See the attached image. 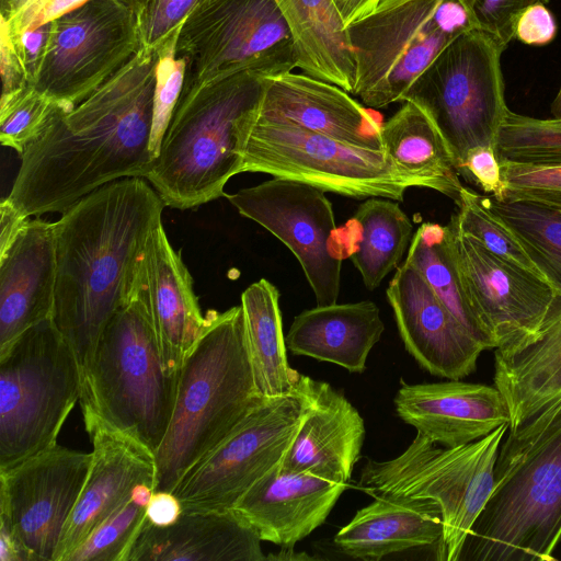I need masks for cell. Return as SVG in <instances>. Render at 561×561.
Masks as SVG:
<instances>
[{"mask_svg": "<svg viewBox=\"0 0 561 561\" xmlns=\"http://www.w3.org/2000/svg\"><path fill=\"white\" fill-rule=\"evenodd\" d=\"M242 172L290 179L356 199L383 197L402 202L414 181L397 172L383 151L360 149L331 137L256 116Z\"/></svg>", "mask_w": 561, "mask_h": 561, "instance_id": "12", "label": "cell"}, {"mask_svg": "<svg viewBox=\"0 0 561 561\" xmlns=\"http://www.w3.org/2000/svg\"><path fill=\"white\" fill-rule=\"evenodd\" d=\"M552 118H561V85L559 91L551 103Z\"/></svg>", "mask_w": 561, "mask_h": 561, "instance_id": "56", "label": "cell"}, {"mask_svg": "<svg viewBox=\"0 0 561 561\" xmlns=\"http://www.w3.org/2000/svg\"><path fill=\"white\" fill-rule=\"evenodd\" d=\"M459 175L474 183L495 199L504 201L505 185L500 156L495 148L480 147L473 149L461 165Z\"/></svg>", "mask_w": 561, "mask_h": 561, "instance_id": "44", "label": "cell"}, {"mask_svg": "<svg viewBox=\"0 0 561 561\" xmlns=\"http://www.w3.org/2000/svg\"><path fill=\"white\" fill-rule=\"evenodd\" d=\"M157 51L146 47L87 99L58 110L21 157L7 198L25 217L64 213L121 179L145 178Z\"/></svg>", "mask_w": 561, "mask_h": 561, "instance_id": "1", "label": "cell"}, {"mask_svg": "<svg viewBox=\"0 0 561 561\" xmlns=\"http://www.w3.org/2000/svg\"><path fill=\"white\" fill-rule=\"evenodd\" d=\"M413 226L393 199L369 197L336 232L342 259H350L365 287L376 289L399 263L412 240Z\"/></svg>", "mask_w": 561, "mask_h": 561, "instance_id": "32", "label": "cell"}, {"mask_svg": "<svg viewBox=\"0 0 561 561\" xmlns=\"http://www.w3.org/2000/svg\"><path fill=\"white\" fill-rule=\"evenodd\" d=\"M62 108L56 101L30 84L0 100V142L20 156L44 130L53 115Z\"/></svg>", "mask_w": 561, "mask_h": 561, "instance_id": "38", "label": "cell"}, {"mask_svg": "<svg viewBox=\"0 0 561 561\" xmlns=\"http://www.w3.org/2000/svg\"><path fill=\"white\" fill-rule=\"evenodd\" d=\"M381 140L397 172L458 204L463 187L460 175L440 133L420 106L405 101L382 123Z\"/></svg>", "mask_w": 561, "mask_h": 561, "instance_id": "31", "label": "cell"}, {"mask_svg": "<svg viewBox=\"0 0 561 561\" xmlns=\"http://www.w3.org/2000/svg\"><path fill=\"white\" fill-rule=\"evenodd\" d=\"M398 416L435 444L456 447L510 423L506 403L494 386L459 380L407 383L394 397Z\"/></svg>", "mask_w": 561, "mask_h": 561, "instance_id": "22", "label": "cell"}, {"mask_svg": "<svg viewBox=\"0 0 561 561\" xmlns=\"http://www.w3.org/2000/svg\"><path fill=\"white\" fill-rule=\"evenodd\" d=\"M559 119H561V118H559Z\"/></svg>", "mask_w": 561, "mask_h": 561, "instance_id": "57", "label": "cell"}, {"mask_svg": "<svg viewBox=\"0 0 561 561\" xmlns=\"http://www.w3.org/2000/svg\"><path fill=\"white\" fill-rule=\"evenodd\" d=\"M543 279L561 299V211L522 201L488 197Z\"/></svg>", "mask_w": 561, "mask_h": 561, "instance_id": "35", "label": "cell"}, {"mask_svg": "<svg viewBox=\"0 0 561 561\" xmlns=\"http://www.w3.org/2000/svg\"><path fill=\"white\" fill-rule=\"evenodd\" d=\"M261 95V76L251 71L183 89L144 178L165 206L191 209L226 195L227 182L242 173Z\"/></svg>", "mask_w": 561, "mask_h": 561, "instance_id": "5", "label": "cell"}, {"mask_svg": "<svg viewBox=\"0 0 561 561\" xmlns=\"http://www.w3.org/2000/svg\"><path fill=\"white\" fill-rule=\"evenodd\" d=\"M53 25L33 85L66 112L114 76L141 47L136 15L117 0H89Z\"/></svg>", "mask_w": 561, "mask_h": 561, "instance_id": "14", "label": "cell"}, {"mask_svg": "<svg viewBox=\"0 0 561 561\" xmlns=\"http://www.w3.org/2000/svg\"><path fill=\"white\" fill-rule=\"evenodd\" d=\"M164 203L144 178L111 182L54 222L56 287L51 318L81 375L113 314L135 293L145 249Z\"/></svg>", "mask_w": 561, "mask_h": 561, "instance_id": "2", "label": "cell"}, {"mask_svg": "<svg viewBox=\"0 0 561 561\" xmlns=\"http://www.w3.org/2000/svg\"><path fill=\"white\" fill-rule=\"evenodd\" d=\"M119 3H122L124 7H126L128 10H130L139 20L141 15L144 14L148 3L150 0H117Z\"/></svg>", "mask_w": 561, "mask_h": 561, "instance_id": "55", "label": "cell"}, {"mask_svg": "<svg viewBox=\"0 0 561 561\" xmlns=\"http://www.w3.org/2000/svg\"><path fill=\"white\" fill-rule=\"evenodd\" d=\"M494 386L506 403L508 428L561 400V306L536 340L508 356L494 353Z\"/></svg>", "mask_w": 561, "mask_h": 561, "instance_id": "29", "label": "cell"}, {"mask_svg": "<svg viewBox=\"0 0 561 561\" xmlns=\"http://www.w3.org/2000/svg\"><path fill=\"white\" fill-rule=\"evenodd\" d=\"M501 160L504 201H522L561 211V163Z\"/></svg>", "mask_w": 561, "mask_h": 561, "instance_id": "41", "label": "cell"}, {"mask_svg": "<svg viewBox=\"0 0 561 561\" xmlns=\"http://www.w3.org/2000/svg\"><path fill=\"white\" fill-rule=\"evenodd\" d=\"M560 543L561 400L508 428L491 495L460 559L551 561Z\"/></svg>", "mask_w": 561, "mask_h": 561, "instance_id": "3", "label": "cell"}, {"mask_svg": "<svg viewBox=\"0 0 561 561\" xmlns=\"http://www.w3.org/2000/svg\"><path fill=\"white\" fill-rule=\"evenodd\" d=\"M557 33V23L543 3L525 9L518 16L515 38L526 45L542 46L550 43Z\"/></svg>", "mask_w": 561, "mask_h": 561, "instance_id": "47", "label": "cell"}, {"mask_svg": "<svg viewBox=\"0 0 561 561\" xmlns=\"http://www.w3.org/2000/svg\"><path fill=\"white\" fill-rule=\"evenodd\" d=\"M449 226L453 262L480 331L496 354L520 351L537 339L559 297L545 279Z\"/></svg>", "mask_w": 561, "mask_h": 561, "instance_id": "13", "label": "cell"}, {"mask_svg": "<svg viewBox=\"0 0 561 561\" xmlns=\"http://www.w3.org/2000/svg\"><path fill=\"white\" fill-rule=\"evenodd\" d=\"M386 295L404 347L423 369L451 380L474 371L485 350L407 260L396 270Z\"/></svg>", "mask_w": 561, "mask_h": 561, "instance_id": "18", "label": "cell"}, {"mask_svg": "<svg viewBox=\"0 0 561 561\" xmlns=\"http://www.w3.org/2000/svg\"><path fill=\"white\" fill-rule=\"evenodd\" d=\"M201 0H150L138 20L142 47L157 49L178 32Z\"/></svg>", "mask_w": 561, "mask_h": 561, "instance_id": "42", "label": "cell"}, {"mask_svg": "<svg viewBox=\"0 0 561 561\" xmlns=\"http://www.w3.org/2000/svg\"><path fill=\"white\" fill-rule=\"evenodd\" d=\"M383 330L375 302H335L317 305L297 314L285 341L294 355L333 363L350 373H363Z\"/></svg>", "mask_w": 561, "mask_h": 561, "instance_id": "28", "label": "cell"}, {"mask_svg": "<svg viewBox=\"0 0 561 561\" xmlns=\"http://www.w3.org/2000/svg\"><path fill=\"white\" fill-rule=\"evenodd\" d=\"M443 536L437 503L423 499L375 497L334 536L345 556L381 560L412 548L438 545Z\"/></svg>", "mask_w": 561, "mask_h": 561, "instance_id": "27", "label": "cell"}, {"mask_svg": "<svg viewBox=\"0 0 561 561\" xmlns=\"http://www.w3.org/2000/svg\"><path fill=\"white\" fill-rule=\"evenodd\" d=\"M289 28L296 68L348 93L355 59L347 26L333 0H275Z\"/></svg>", "mask_w": 561, "mask_h": 561, "instance_id": "30", "label": "cell"}, {"mask_svg": "<svg viewBox=\"0 0 561 561\" xmlns=\"http://www.w3.org/2000/svg\"><path fill=\"white\" fill-rule=\"evenodd\" d=\"M549 0H472L478 28L493 36L504 48L515 38L520 13L537 3Z\"/></svg>", "mask_w": 561, "mask_h": 561, "instance_id": "43", "label": "cell"}, {"mask_svg": "<svg viewBox=\"0 0 561 561\" xmlns=\"http://www.w3.org/2000/svg\"><path fill=\"white\" fill-rule=\"evenodd\" d=\"M295 390L304 415L279 467L347 483L365 440L363 417L328 382L300 374Z\"/></svg>", "mask_w": 561, "mask_h": 561, "instance_id": "21", "label": "cell"}, {"mask_svg": "<svg viewBox=\"0 0 561 561\" xmlns=\"http://www.w3.org/2000/svg\"><path fill=\"white\" fill-rule=\"evenodd\" d=\"M225 196L241 216L257 222L291 251L318 306L337 302L343 259L332 204L324 191L273 178Z\"/></svg>", "mask_w": 561, "mask_h": 561, "instance_id": "16", "label": "cell"}, {"mask_svg": "<svg viewBox=\"0 0 561 561\" xmlns=\"http://www.w3.org/2000/svg\"><path fill=\"white\" fill-rule=\"evenodd\" d=\"M502 159L530 163H561V119L536 118L508 111L499 133Z\"/></svg>", "mask_w": 561, "mask_h": 561, "instance_id": "37", "label": "cell"}, {"mask_svg": "<svg viewBox=\"0 0 561 561\" xmlns=\"http://www.w3.org/2000/svg\"><path fill=\"white\" fill-rule=\"evenodd\" d=\"M256 116L331 137L345 145L383 151L379 118L348 92L291 71L261 77Z\"/></svg>", "mask_w": 561, "mask_h": 561, "instance_id": "20", "label": "cell"}, {"mask_svg": "<svg viewBox=\"0 0 561 561\" xmlns=\"http://www.w3.org/2000/svg\"><path fill=\"white\" fill-rule=\"evenodd\" d=\"M261 541L233 508L182 511L164 527L146 517L126 561H264Z\"/></svg>", "mask_w": 561, "mask_h": 561, "instance_id": "26", "label": "cell"}, {"mask_svg": "<svg viewBox=\"0 0 561 561\" xmlns=\"http://www.w3.org/2000/svg\"><path fill=\"white\" fill-rule=\"evenodd\" d=\"M179 31L168 37L156 49L157 66L150 135V152L153 159L160 152L164 133L180 101L185 83L186 59L176 55Z\"/></svg>", "mask_w": 561, "mask_h": 561, "instance_id": "40", "label": "cell"}, {"mask_svg": "<svg viewBox=\"0 0 561 561\" xmlns=\"http://www.w3.org/2000/svg\"><path fill=\"white\" fill-rule=\"evenodd\" d=\"M83 422L92 443L91 467L54 561H67L102 523L131 499L137 485L156 486L152 451L98 421Z\"/></svg>", "mask_w": 561, "mask_h": 561, "instance_id": "19", "label": "cell"}, {"mask_svg": "<svg viewBox=\"0 0 561 561\" xmlns=\"http://www.w3.org/2000/svg\"><path fill=\"white\" fill-rule=\"evenodd\" d=\"M161 357L170 375H179L204 324L192 276L169 242L162 224L148 239L140 271Z\"/></svg>", "mask_w": 561, "mask_h": 561, "instance_id": "24", "label": "cell"}, {"mask_svg": "<svg viewBox=\"0 0 561 561\" xmlns=\"http://www.w3.org/2000/svg\"><path fill=\"white\" fill-rule=\"evenodd\" d=\"M81 394L76 354L53 318L0 350V469L57 444Z\"/></svg>", "mask_w": 561, "mask_h": 561, "instance_id": "8", "label": "cell"}, {"mask_svg": "<svg viewBox=\"0 0 561 561\" xmlns=\"http://www.w3.org/2000/svg\"><path fill=\"white\" fill-rule=\"evenodd\" d=\"M53 26V22H49L18 34L11 32L32 85L42 67L50 41Z\"/></svg>", "mask_w": 561, "mask_h": 561, "instance_id": "48", "label": "cell"}, {"mask_svg": "<svg viewBox=\"0 0 561 561\" xmlns=\"http://www.w3.org/2000/svg\"><path fill=\"white\" fill-rule=\"evenodd\" d=\"M178 382L179 375L163 365L139 274L135 293L113 314L82 371L83 421H98L156 454L173 415Z\"/></svg>", "mask_w": 561, "mask_h": 561, "instance_id": "6", "label": "cell"}, {"mask_svg": "<svg viewBox=\"0 0 561 561\" xmlns=\"http://www.w3.org/2000/svg\"><path fill=\"white\" fill-rule=\"evenodd\" d=\"M345 25L366 16L381 0H333Z\"/></svg>", "mask_w": 561, "mask_h": 561, "instance_id": "51", "label": "cell"}, {"mask_svg": "<svg viewBox=\"0 0 561 561\" xmlns=\"http://www.w3.org/2000/svg\"><path fill=\"white\" fill-rule=\"evenodd\" d=\"M34 1L35 0H0V18L10 20Z\"/></svg>", "mask_w": 561, "mask_h": 561, "instance_id": "53", "label": "cell"}, {"mask_svg": "<svg viewBox=\"0 0 561 561\" xmlns=\"http://www.w3.org/2000/svg\"><path fill=\"white\" fill-rule=\"evenodd\" d=\"M266 560H313L312 557L308 556L306 552H295L294 548H280V551L274 556H266Z\"/></svg>", "mask_w": 561, "mask_h": 561, "instance_id": "54", "label": "cell"}, {"mask_svg": "<svg viewBox=\"0 0 561 561\" xmlns=\"http://www.w3.org/2000/svg\"><path fill=\"white\" fill-rule=\"evenodd\" d=\"M472 28V0H381L347 25L355 59L352 94L373 108L401 101L435 57Z\"/></svg>", "mask_w": 561, "mask_h": 561, "instance_id": "9", "label": "cell"}, {"mask_svg": "<svg viewBox=\"0 0 561 561\" xmlns=\"http://www.w3.org/2000/svg\"><path fill=\"white\" fill-rule=\"evenodd\" d=\"M245 341L241 305L208 310L179 374L173 415L156 451L154 492H172L261 402Z\"/></svg>", "mask_w": 561, "mask_h": 561, "instance_id": "4", "label": "cell"}, {"mask_svg": "<svg viewBox=\"0 0 561 561\" xmlns=\"http://www.w3.org/2000/svg\"><path fill=\"white\" fill-rule=\"evenodd\" d=\"M147 506L133 497L102 523L67 561H126L145 520Z\"/></svg>", "mask_w": 561, "mask_h": 561, "instance_id": "39", "label": "cell"}, {"mask_svg": "<svg viewBox=\"0 0 561 561\" xmlns=\"http://www.w3.org/2000/svg\"><path fill=\"white\" fill-rule=\"evenodd\" d=\"M304 415L297 391L262 399L240 424L179 480L172 493L182 511L230 510L278 465Z\"/></svg>", "mask_w": 561, "mask_h": 561, "instance_id": "15", "label": "cell"}, {"mask_svg": "<svg viewBox=\"0 0 561 561\" xmlns=\"http://www.w3.org/2000/svg\"><path fill=\"white\" fill-rule=\"evenodd\" d=\"M0 546L1 561H31L27 551L3 524H0Z\"/></svg>", "mask_w": 561, "mask_h": 561, "instance_id": "52", "label": "cell"}, {"mask_svg": "<svg viewBox=\"0 0 561 561\" xmlns=\"http://www.w3.org/2000/svg\"><path fill=\"white\" fill-rule=\"evenodd\" d=\"M504 49L480 28L467 31L449 43L402 95L401 102L416 104L435 124L458 173L473 149H496L510 111L501 66Z\"/></svg>", "mask_w": 561, "mask_h": 561, "instance_id": "10", "label": "cell"}, {"mask_svg": "<svg viewBox=\"0 0 561 561\" xmlns=\"http://www.w3.org/2000/svg\"><path fill=\"white\" fill-rule=\"evenodd\" d=\"M55 287L54 222L28 218L0 253V350L51 318Z\"/></svg>", "mask_w": 561, "mask_h": 561, "instance_id": "25", "label": "cell"}, {"mask_svg": "<svg viewBox=\"0 0 561 561\" xmlns=\"http://www.w3.org/2000/svg\"><path fill=\"white\" fill-rule=\"evenodd\" d=\"M88 1L89 0H35L23 8L12 19L4 20L8 22L11 32L18 34L28 28L53 22Z\"/></svg>", "mask_w": 561, "mask_h": 561, "instance_id": "46", "label": "cell"}, {"mask_svg": "<svg viewBox=\"0 0 561 561\" xmlns=\"http://www.w3.org/2000/svg\"><path fill=\"white\" fill-rule=\"evenodd\" d=\"M0 21L1 98H7L22 91L31 82L8 22L2 18Z\"/></svg>", "mask_w": 561, "mask_h": 561, "instance_id": "45", "label": "cell"}, {"mask_svg": "<svg viewBox=\"0 0 561 561\" xmlns=\"http://www.w3.org/2000/svg\"><path fill=\"white\" fill-rule=\"evenodd\" d=\"M182 512L181 504L172 492H154L146 511L147 519L156 526L173 524Z\"/></svg>", "mask_w": 561, "mask_h": 561, "instance_id": "49", "label": "cell"}, {"mask_svg": "<svg viewBox=\"0 0 561 561\" xmlns=\"http://www.w3.org/2000/svg\"><path fill=\"white\" fill-rule=\"evenodd\" d=\"M449 233V224L443 226L423 222L413 233L405 260L421 273L438 299L467 332L484 350H490L462 295L450 254Z\"/></svg>", "mask_w": 561, "mask_h": 561, "instance_id": "34", "label": "cell"}, {"mask_svg": "<svg viewBox=\"0 0 561 561\" xmlns=\"http://www.w3.org/2000/svg\"><path fill=\"white\" fill-rule=\"evenodd\" d=\"M458 211L451 221L458 232L480 242L499 257L543 279L506 224L491 209L488 197L462 187Z\"/></svg>", "mask_w": 561, "mask_h": 561, "instance_id": "36", "label": "cell"}, {"mask_svg": "<svg viewBox=\"0 0 561 561\" xmlns=\"http://www.w3.org/2000/svg\"><path fill=\"white\" fill-rule=\"evenodd\" d=\"M240 305L259 396L271 399L294 393L300 373L287 360L278 289L261 278L241 294Z\"/></svg>", "mask_w": 561, "mask_h": 561, "instance_id": "33", "label": "cell"}, {"mask_svg": "<svg viewBox=\"0 0 561 561\" xmlns=\"http://www.w3.org/2000/svg\"><path fill=\"white\" fill-rule=\"evenodd\" d=\"M176 55L186 59L183 89L240 71L271 77L296 68L275 0H201L179 31Z\"/></svg>", "mask_w": 561, "mask_h": 561, "instance_id": "11", "label": "cell"}, {"mask_svg": "<svg viewBox=\"0 0 561 561\" xmlns=\"http://www.w3.org/2000/svg\"><path fill=\"white\" fill-rule=\"evenodd\" d=\"M279 463L252 484L232 508L262 541L294 548L325 522L347 483L290 472Z\"/></svg>", "mask_w": 561, "mask_h": 561, "instance_id": "23", "label": "cell"}, {"mask_svg": "<svg viewBox=\"0 0 561 561\" xmlns=\"http://www.w3.org/2000/svg\"><path fill=\"white\" fill-rule=\"evenodd\" d=\"M503 424L486 436L456 447H436L416 433L393 459L367 460L358 488L374 497L432 500L440 508L438 560L460 559L467 537L491 495Z\"/></svg>", "mask_w": 561, "mask_h": 561, "instance_id": "7", "label": "cell"}, {"mask_svg": "<svg viewBox=\"0 0 561 561\" xmlns=\"http://www.w3.org/2000/svg\"><path fill=\"white\" fill-rule=\"evenodd\" d=\"M91 461L92 453L56 444L0 469V524L12 531L31 561H54Z\"/></svg>", "mask_w": 561, "mask_h": 561, "instance_id": "17", "label": "cell"}, {"mask_svg": "<svg viewBox=\"0 0 561 561\" xmlns=\"http://www.w3.org/2000/svg\"><path fill=\"white\" fill-rule=\"evenodd\" d=\"M28 218L5 197L0 204V253L10 247Z\"/></svg>", "mask_w": 561, "mask_h": 561, "instance_id": "50", "label": "cell"}]
</instances>
